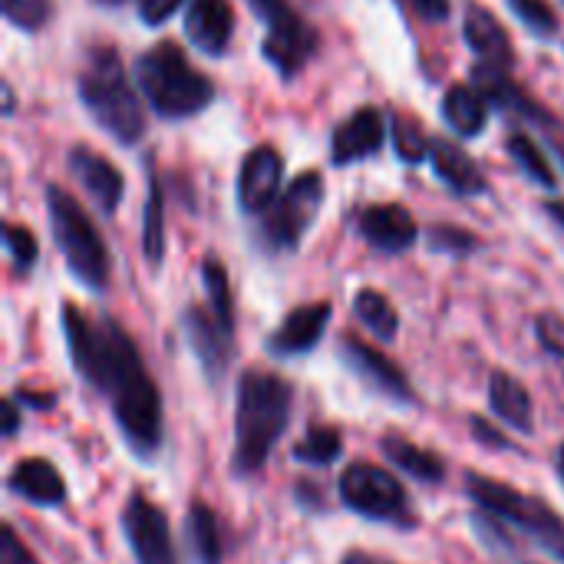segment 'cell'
<instances>
[{"label": "cell", "instance_id": "6da1fadb", "mask_svg": "<svg viewBox=\"0 0 564 564\" xmlns=\"http://www.w3.org/2000/svg\"><path fill=\"white\" fill-rule=\"evenodd\" d=\"M73 370L109 403L126 446L149 463L162 449V393L149 377L135 340L112 317H89L76 304L59 311Z\"/></svg>", "mask_w": 564, "mask_h": 564}, {"label": "cell", "instance_id": "7a4b0ae2", "mask_svg": "<svg viewBox=\"0 0 564 564\" xmlns=\"http://www.w3.org/2000/svg\"><path fill=\"white\" fill-rule=\"evenodd\" d=\"M294 406V387L271 370H245L235 397V449L231 469L241 479L258 476L281 443Z\"/></svg>", "mask_w": 564, "mask_h": 564}, {"label": "cell", "instance_id": "3957f363", "mask_svg": "<svg viewBox=\"0 0 564 564\" xmlns=\"http://www.w3.org/2000/svg\"><path fill=\"white\" fill-rule=\"evenodd\" d=\"M466 492L479 506L476 525L482 529V535L506 542V529H516L532 545L564 562V519L549 502L522 496L516 486L479 473H466Z\"/></svg>", "mask_w": 564, "mask_h": 564}, {"label": "cell", "instance_id": "277c9868", "mask_svg": "<svg viewBox=\"0 0 564 564\" xmlns=\"http://www.w3.org/2000/svg\"><path fill=\"white\" fill-rule=\"evenodd\" d=\"M76 93L93 122L109 132L119 145H135L145 132V112L135 89L129 86L126 66L112 46H96L76 79Z\"/></svg>", "mask_w": 564, "mask_h": 564}, {"label": "cell", "instance_id": "5b68a950", "mask_svg": "<svg viewBox=\"0 0 564 564\" xmlns=\"http://www.w3.org/2000/svg\"><path fill=\"white\" fill-rule=\"evenodd\" d=\"M135 83L145 102L152 106L155 116L162 119H188L198 116L212 99L215 86L205 73H198L182 46L175 43H155L135 59Z\"/></svg>", "mask_w": 564, "mask_h": 564}, {"label": "cell", "instance_id": "8992f818", "mask_svg": "<svg viewBox=\"0 0 564 564\" xmlns=\"http://www.w3.org/2000/svg\"><path fill=\"white\" fill-rule=\"evenodd\" d=\"M46 212H50V231L66 258L69 274L93 294H102L109 288V248L102 245L93 218L86 208L59 185H46Z\"/></svg>", "mask_w": 564, "mask_h": 564}, {"label": "cell", "instance_id": "52a82bcc", "mask_svg": "<svg viewBox=\"0 0 564 564\" xmlns=\"http://www.w3.org/2000/svg\"><path fill=\"white\" fill-rule=\"evenodd\" d=\"M340 499L350 512L373 519V522H387V525H400V529H413L416 516H413V502L403 489V482L373 466V463H350L340 476Z\"/></svg>", "mask_w": 564, "mask_h": 564}, {"label": "cell", "instance_id": "ba28073f", "mask_svg": "<svg viewBox=\"0 0 564 564\" xmlns=\"http://www.w3.org/2000/svg\"><path fill=\"white\" fill-rule=\"evenodd\" d=\"M327 198V185L321 172H301L278 195V202L264 212L261 238L271 251H297L304 235L314 228Z\"/></svg>", "mask_w": 564, "mask_h": 564}, {"label": "cell", "instance_id": "9c48e42d", "mask_svg": "<svg viewBox=\"0 0 564 564\" xmlns=\"http://www.w3.org/2000/svg\"><path fill=\"white\" fill-rule=\"evenodd\" d=\"M251 10L264 20L268 33L261 40V56L284 76H297L321 46L314 26L291 7V0H248Z\"/></svg>", "mask_w": 564, "mask_h": 564}, {"label": "cell", "instance_id": "30bf717a", "mask_svg": "<svg viewBox=\"0 0 564 564\" xmlns=\"http://www.w3.org/2000/svg\"><path fill=\"white\" fill-rule=\"evenodd\" d=\"M182 334L208 383H221L231 367L235 327H228L208 304H188L182 314Z\"/></svg>", "mask_w": 564, "mask_h": 564}, {"label": "cell", "instance_id": "8fae6325", "mask_svg": "<svg viewBox=\"0 0 564 564\" xmlns=\"http://www.w3.org/2000/svg\"><path fill=\"white\" fill-rule=\"evenodd\" d=\"M122 532L129 552L139 564H178V552L172 542V529L165 512L142 492H132L122 509Z\"/></svg>", "mask_w": 564, "mask_h": 564}, {"label": "cell", "instance_id": "7c38bea8", "mask_svg": "<svg viewBox=\"0 0 564 564\" xmlns=\"http://www.w3.org/2000/svg\"><path fill=\"white\" fill-rule=\"evenodd\" d=\"M340 360L373 390V393H380V397H387V400H393V403H406V406H413L416 403V393H413V387H410V377L383 354V350H377V347H370V344H364V340H357V337H347L344 344H340Z\"/></svg>", "mask_w": 564, "mask_h": 564}, {"label": "cell", "instance_id": "4fadbf2b", "mask_svg": "<svg viewBox=\"0 0 564 564\" xmlns=\"http://www.w3.org/2000/svg\"><path fill=\"white\" fill-rule=\"evenodd\" d=\"M284 182V159L274 145H258L241 159L238 172V205L245 215H261L268 212Z\"/></svg>", "mask_w": 564, "mask_h": 564}, {"label": "cell", "instance_id": "5bb4252c", "mask_svg": "<svg viewBox=\"0 0 564 564\" xmlns=\"http://www.w3.org/2000/svg\"><path fill=\"white\" fill-rule=\"evenodd\" d=\"M357 231L380 254H403V251H410L420 241L416 218L410 215V208H403L397 202L367 205L360 212V218H357Z\"/></svg>", "mask_w": 564, "mask_h": 564}, {"label": "cell", "instance_id": "9a60e30c", "mask_svg": "<svg viewBox=\"0 0 564 564\" xmlns=\"http://www.w3.org/2000/svg\"><path fill=\"white\" fill-rule=\"evenodd\" d=\"M330 314H334V307H330L327 301H314V304L294 307V311L274 327V334L268 337V354H274V357H281V360L311 354V350L324 340L327 324H330Z\"/></svg>", "mask_w": 564, "mask_h": 564}, {"label": "cell", "instance_id": "2e32d148", "mask_svg": "<svg viewBox=\"0 0 564 564\" xmlns=\"http://www.w3.org/2000/svg\"><path fill=\"white\" fill-rule=\"evenodd\" d=\"M69 172L102 215H116V208L122 205V195H126V178L109 159H102L89 145H73L69 149Z\"/></svg>", "mask_w": 564, "mask_h": 564}, {"label": "cell", "instance_id": "e0dca14e", "mask_svg": "<svg viewBox=\"0 0 564 564\" xmlns=\"http://www.w3.org/2000/svg\"><path fill=\"white\" fill-rule=\"evenodd\" d=\"M387 139V119L377 106H360L354 116H347L334 139H330V162L334 165H354L383 149Z\"/></svg>", "mask_w": 564, "mask_h": 564}, {"label": "cell", "instance_id": "ac0fdd59", "mask_svg": "<svg viewBox=\"0 0 564 564\" xmlns=\"http://www.w3.org/2000/svg\"><path fill=\"white\" fill-rule=\"evenodd\" d=\"M463 36H466L469 50L479 56V66L509 69V73H512V66H516L512 36L506 33V26L499 23V17H496L489 7H482V3H469V7H466Z\"/></svg>", "mask_w": 564, "mask_h": 564}, {"label": "cell", "instance_id": "d6986e66", "mask_svg": "<svg viewBox=\"0 0 564 564\" xmlns=\"http://www.w3.org/2000/svg\"><path fill=\"white\" fill-rule=\"evenodd\" d=\"M7 489H10V496L26 499L30 506H40V509H56L66 502V479L43 456L20 459L7 476Z\"/></svg>", "mask_w": 564, "mask_h": 564}, {"label": "cell", "instance_id": "ffe728a7", "mask_svg": "<svg viewBox=\"0 0 564 564\" xmlns=\"http://www.w3.org/2000/svg\"><path fill=\"white\" fill-rule=\"evenodd\" d=\"M185 36L208 56H221L235 36V10L228 0H188Z\"/></svg>", "mask_w": 564, "mask_h": 564}, {"label": "cell", "instance_id": "44dd1931", "mask_svg": "<svg viewBox=\"0 0 564 564\" xmlns=\"http://www.w3.org/2000/svg\"><path fill=\"white\" fill-rule=\"evenodd\" d=\"M473 83H476V89L492 102V106H499V109H509V112H516V116H522V119H529V122H535V126H545V129H558V119L555 116H549L525 89H519L516 83H512V76H509V69H489V66H476L473 69Z\"/></svg>", "mask_w": 564, "mask_h": 564}, {"label": "cell", "instance_id": "7402d4cb", "mask_svg": "<svg viewBox=\"0 0 564 564\" xmlns=\"http://www.w3.org/2000/svg\"><path fill=\"white\" fill-rule=\"evenodd\" d=\"M430 162H433V172L440 175V182L463 195V198H473V195H482L486 192V175L482 169L469 159V152H463L456 142H446V139H433L430 145Z\"/></svg>", "mask_w": 564, "mask_h": 564}, {"label": "cell", "instance_id": "603a6c76", "mask_svg": "<svg viewBox=\"0 0 564 564\" xmlns=\"http://www.w3.org/2000/svg\"><path fill=\"white\" fill-rule=\"evenodd\" d=\"M489 410L512 426L522 436L535 433V406H532V393L506 370H496L489 377Z\"/></svg>", "mask_w": 564, "mask_h": 564}, {"label": "cell", "instance_id": "cb8c5ba5", "mask_svg": "<svg viewBox=\"0 0 564 564\" xmlns=\"http://www.w3.org/2000/svg\"><path fill=\"white\" fill-rule=\"evenodd\" d=\"M443 122L463 135V139H476L486 132L489 126V99L476 89V86H453L443 96Z\"/></svg>", "mask_w": 564, "mask_h": 564}, {"label": "cell", "instance_id": "d4e9b609", "mask_svg": "<svg viewBox=\"0 0 564 564\" xmlns=\"http://www.w3.org/2000/svg\"><path fill=\"white\" fill-rule=\"evenodd\" d=\"M380 449H383V456L397 469H403L406 476H413V479H420L426 486H440L446 479V463L433 449H423V446H416L406 436H393L390 433V436H383Z\"/></svg>", "mask_w": 564, "mask_h": 564}, {"label": "cell", "instance_id": "484cf974", "mask_svg": "<svg viewBox=\"0 0 564 564\" xmlns=\"http://www.w3.org/2000/svg\"><path fill=\"white\" fill-rule=\"evenodd\" d=\"M185 535L188 545L195 552V558L202 564H221L225 562V539H221V525L218 516L205 506V502H192L188 509V522H185Z\"/></svg>", "mask_w": 564, "mask_h": 564}, {"label": "cell", "instance_id": "4316f807", "mask_svg": "<svg viewBox=\"0 0 564 564\" xmlns=\"http://www.w3.org/2000/svg\"><path fill=\"white\" fill-rule=\"evenodd\" d=\"M354 314H357V321H360L377 340H397V334H400V314H397V307L390 304L387 294H380V291H373V288L357 291V297H354Z\"/></svg>", "mask_w": 564, "mask_h": 564}, {"label": "cell", "instance_id": "83f0119b", "mask_svg": "<svg viewBox=\"0 0 564 564\" xmlns=\"http://www.w3.org/2000/svg\"><path fill=\"white\" fill-rule=\"evenodd\" d=\"M506 149L529 182H535L539 188H558V172L552 169V162L545 159V152L539 149V142L529 132H512L506 139Z\"/></svg>", "mask_w": 564, "mask_h": 564}, {"label": "cell", "instance_id": "f1b7e54d", "mask_svg": "<svg viewBox=\"0 0 564 564\" xmlns=\"http://www.w3.org/2000/svg\"><path fill=\"white\" fill-rule=\"evenodd\" d=\"M340 453H344L340 430L337 426H324V423L311 426L304 433V440L294 446V459L297 463H307V466H330V463H337Z\"/></svg>", "mask_w": 564, "mask_h": 564}, {"label": "cell", "instance_id": "f546056e", "mask_svg": "<svg viewBox=\"0 0 564 564\" xmlns=\"http://www.w3.org/2000/svg\"><path fill=\"white\" fill-rule=\"evenodd\" d=\"M142 251L152 268L165 261V212H162V185L159 178L149 182V198H145V225H142Z\"/></svg>", "mask_w": 564, "mask_h": 564}, {"label": "cell", "instance_id": "4dcf8cb0", "mask_svg": "<svg viewBox=\"0 0 564 564\" xmlns=\"http://www.w3.org/2000/svg\"><path fill=\"white\" fill-rule=\"evenodd\" d=\"M202 284H205V294H208V307L228 324L235 327V297H231V284H228V271L218 258H205L202 264Z\"/></svg>", "mask_w": 564, "mask_h": 564}, {"label": "cell", "instance_id": "1f68e13d", "mask_svg": "<svg viewBox=\"0 0 564 564\" xmlns=\"http://www.w3.org/2000/svg\"><path fill=\"white\" fill-rule=\"evenodd\" d=\"M390 126H393V149H397V155H400L403 162L416 165V162L430 159L433 139L423 135V129H420L416 119H410V116H393Z\"/></svg>", "mask_w": 564, "mask_h": 564}, {"label": "cell", "instance_id": "d6a6232c", "mask_svg": "<svg viewBox=\"0 0 564 564\" xmlns=\"http://www.w3.org/2000/svg\"><path fill=\"white\" fill-rule=\"evenodd\" d=\"M423 241L430 251L436 254H449V258H466L479 248V238L459 225H433L423 231Z\"/></svg>", "mask_w": 564, "mask_h": 564}, {"label": "cell", "instance_id": "836d02e7", "mask_svg": "<svg viewBox=\"0 0 564 564\" xmlns=\"http://www.w3.org/2000/svg\"><path fill=\"white\" fill-rule=\"evenodd\" d=\"M3 20L17 30L36 33L46 26V20L53 17V3L50 0H0Z\"/></svg>", "mask_w": 564, "mask_h": 564}, {"label": "cell", "instance_id": "e575fe53", "mask_svg": "<svg viewBox=\"0 0 564 564\" xmlns=\"http://www.w3.org/2000/svg\"><path fill=\"white\" fill-rule=\"evenodd\" d=\"M512 13L542 40H552L558 33V13L549 7V0H509Z\"/></svg>", "mask_w": 564, "mask_h": 564}, {"label": "cell", "instance_id": "d590c367", "mask_svg": "<svg viewBox=\"0 0 564 564\" xmlns=\"http://www.w3.org/2000/svg\"><path fill=\"white\" fill-rule=\"evenodd\" d=\"M3 245L10 251L17 271H30L36 264V258H40V245H36L33 231L23 228V225H7L3 228Z\"/></svg>", "mask_w": 564, "mask_h": 564}, {"label": "cell", "instance_id": "8d00e7d4", "mask_svg": "<svg viewBox=\"0 0 564 564\" xmlns=\"http://www.w3.org/2000/svg\"><path fill=\"white\" fill-rule=\"evenodd\" d=\"M535 337L539 344L552 354L564 360V317L562 314H539L535 317Z\"/></svg>", "mask_w": 564, "mask_h": 564}, {"label": "cell", "instance_id": "74e56055", "mask_svg": "<svg viewBox=\"0 0 564 564\" xmlns=\"http://www.w3.org/2000/svg\"><path fill=\"white\" fill-rule=\"evenodd\" d=\"M182 3L185 0H135V13H139L142 23L162 26V23H169L182 10Z\"/></svg>", "mask_w": 564, "mask_h": 564}, {"label": "cell", "instance_id": "f35d334b", "mask_svg": "<svg viewBox=\"0 0 564 564\" xmlns=\"http://www.w3.org/2000/svg\"><path fill=\"white\" fill-rule=\"evenodd\" d=\"M413 17L426 20V23H446L449 13H453V3L449 0H400Z\"/></svg>", "mask_w": 564, "mask_h": 564}, {"label": "cell", "instance_id": "ab89813d", "mask_svg": "<svg viewBox=\"0 0 564 564\" xmlns=\"http://www.w3.org/2000/svg\"><path fill=\"white\" fill-rule=\"evenodd\" d=\"M0 564H36L33 552L20 542V535L7 525L0 539Z\"/></svg>", "mask_w": 564, "mask_h": 564}, {"label": "cell", "instance_id": "60d3db41", "mask_svg": "<svg viewBox=\"0 0 564 564\" xmlns=\"http://www.w3.org/2000/svg\"><path fill=\"white\" fill-rule=\"evenodd\" d=\"M469 426H473V433H479L476 440H479L482 446H492V449H512V443H509V440H502V436H499L486 420H479V416H476Z\"/></svg>", "mask_w": 564, "mask_h": 564}, {"label": "cell", "instance_id": "b9f144b4", "mask_svg": "<svg viewBox=\"0 0 564 564\" xmlns=\"http://www.w3.org/2000/svg\"><path fill=\"white\" fill-rule=\"evenodd\" d=\"M13 400H17L20 406H26V410H40V413L53 410V403H56V397H53V393H26V390H20Z\"/></svg>", "mask_w": 564, "mask_h": 564}, {"label": "cell", "instance_id": "7bdbcfd3", "mask_svg": "<svg viewBox=\"0 0 564 564\" xmlns=\"http://www.w3.org/2000/svg\"><path fill=\"white\" fill-rule=\"evenodd\" d=\"M17 430H20V410H17V400H7L3 403V436L13 440Z\"/></svg>", "mask_w": 564, "mask_h": 564}, {"label": "cell", "instance_id": "ee69618b", "mask_svg": "<svg viewBox=\"0 0 564 564\" xmlns=\"http://www.w3.org/2000/svg\"><path fill=\"white\" fill-rule=\"evenodd\" d=\"M340 564H387V562H380V558H373V555H367V552H350V555H344V562Z\"/></svg>", "mask_w": 564, "mask_h": 564}, {"label": "cell", "instance_id": "f6af8a7d", "mask_svg": "<svg viewBox=\"0 0 564 564\" xmlns=\"http://www.w3.org/2000/svg\"><path fill=\"white\" fill-rule=\"evenodd\" d=\"M545 212H549V218H552L555 225H562L564 228V202H549Z\"/></svg>", "mask_w": 564, "mask_h": 564}, {"label": "cell", "instance_id": "bcb514c9", "mask_svg": "<svg viewBox=\"0 0 564 564\" xmlns=\"http://www.w3.org/2000/svg\"><path fill=\"white\" fill-rule=\"evenodd\" d=\"M555 473H558V479L564 482V443L558 446V456H555Z\"/></svg>", "mask_w": 564, "mask_h": 564}]
</instances>
